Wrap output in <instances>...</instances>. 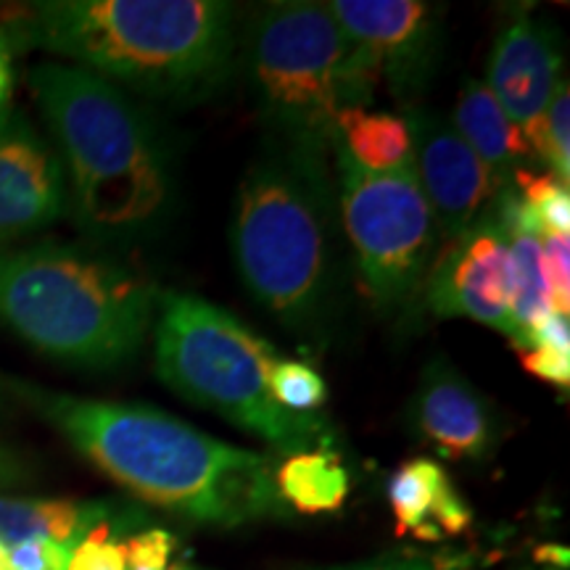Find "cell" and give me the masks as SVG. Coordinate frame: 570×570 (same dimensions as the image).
Masks as SVG:
<instances>
[{"mask_svg":"<svg viewBox=\"0 0 570 570\" xmlns=\"http://www.w3.org/2000/svg\"><path fill=\"white\" fill-rule=\"evenodd\" d=\"M533 346H550V348H560V352H570V323L568 315H560V312H550L541 325L533 331L531 344Z\"/></svg>","mask_w":570,"mask_h":570,"instance_id":"cell-29","label":"cell"},{"mask_svg":"<svg viewBox=\"0 0 570 570\" xmlns=\"http://www.w3.org/2000/svg\"><path fill=\"white\" fill-rule=\"evenodd\" d=\"M531 151L539 164L550 169L562 185L570 180V96L562 80L554 90L550 106L541 114V122L531 135Z\"/></svg>","mask_w":570,"mask_h":570,"instance_id":"cell-21","label":"cell"},{"mask_svg":"<svg viewBox=\"0 0 570 570\" xmlns=\"http://www.w3.org/2000/svg\"><path fill=\"white\" fill-rule=\"evenodd\" d=\"M156 375L177 396L225 417L275 452L298 454L331 444L323 415H291L269 394L277 348L206 298L161 291L154 320Z\"/></svg>","mask_w":570,"mask_h":570,"instance_id":"cell-7","label":"cell"},{"mask_svg":"<svg viewBox=\"0 0 570 570\" xmlns=\"http://www.w3.org/2000/svg\"><path fill=\"white\" fill-rule=\"evenodd\" d=\"M0 570H11V562H9V547L0 541Z\"/></svg>","mask_w":570,"mask_h":570,"instance_id":"cell-34","label":"cell"},{"mask_svg":"<svg viewBox=\"0 0 570 570\" xmlns=\"http://www.w3.org/2000/svg\"><path fill=\"white\" fill-rule=\"evenodd\" d=\"M154 101L209 98L235 67V13L219 0H46L6 30Z\"/></svg>","mask_w":570,"mask_h":570,"instance_id":"cell-3","label":"cell"},{"mask_svg":"<svg viewBox=\"0 0 570 570\" xmlns=\"http://www.w3.org/2000/svg\"><path fill=\"white\" fill-rule=\"evenodd\" d=\"M11 35L0 30V111L9 109V98L13 90V48H11Z\"/></svg>","mask_w":570,"mask_h":570,"instance_id":"cell-30","label":"cell"},{"mask_svg":"<svg viewBox=\"0 0 570 570\" xmlns=\"http://www.w3.org/2000/svg\"><path fill=\"white\" fill-rule=\"evenodd\" d=\"M562 71L560 38L544 21L533 19L525 9L510 13L491 48L487 67V88L502 106L510 122L531 140L541 114L558 90ZM531 146V142H529Z\"/></svg>","mask_w":570,"mask_h":570,"instance_id":"cell-14","label":"cell"},{"mask_svg":"<svg viewBox=\"0 0 570 570\" xmlns=\"http://www.w3.org/2000/svg\"><path fill=\"white\" fill-rule=\"evenodd\" d=\"M452 125L483 161L499 188L510 185L520 169H533L539 164L523 130L510 122L483 80L468 77L462 82Z\"/></svg>","mask_w":570,"mask_h":570,"instance_id":"cell-16","label":"cell"},{"mask_svg":"<svg viewBox=\"0 0 570 570\" xmlns=\"http://www.w3.org/2000/svg\"><path fill=\"white\" fill-rule=\"evenodd\" d=\"M82 458L142 502L212 529H244L294 512L275 487L277 460L202 433L146 404L104 402L13 383Z\"/></svg>","mask_w":570,"mask_h":570,"instance_id":"cell-1","label":"cell"},{"mask_svg":"<svg viewBox=\"0 0 570 570\" xmlns=\"http://www.w3.org/2000/svg\"><path fill=\"white\" fill-rule=\"evenodd\" d=\"M341 30L365 48L404 111L420 106L441 48V11L423 0H333Z\"/></svg>","mask_w":570,"mask_h":570,"instance_id":"cell-9","label":"cell"},{"mask_svg":"<svg viewBox=\"0 0 570 570\" xmlns=\"http://www.w3.org/2000/svg\"><path fill=\"white\" fill-rule=\"evenodd\" d=\"M27 479V470L21 465L17 454H11L9 449H0V489L17 487Z\"/></svg>","mask_w":570,"mask_h":570,"instance_id":"cell-32","label":"cell"},{"mask_svg":"<svg viewBox=\"0 0 570 570\" xmlns=\"http://www.w3.org/2000/svg\"><path fill=\"white\" fill-rule=\"evenodd\" d=\"M336 140L365 173H396L410 167L412 132L407 117L389 111L348 109L336 122Z\"/></svg>","mask_w":570,"mask_h":570,"instance_id":"cell-18","label":"cell"},{"mask_svg":"<svg viewBox=\"0 0 570 570\" xmlns=\"http://www.w3.org/2000/svg\"><path fill=\"white\" fill-rule=\"evenodd\" d=\"M275 487L291 512L325 515L344 508L352 491V475L336 452L312 449L277 462Z\"/></svg>","mask_w":570,"mask_h":570,"instance_id":"cell-17","label":"cell"},{"mask_svg":"<svg viewBox=\"0 0 570 570\" xmlns=\"http://www.w3.org/2000/svg\"><path fill=\"white\" fill-rule=\"evenodd\" d=\"M407 125L410 167L436 219L441 244H446L481 217L499 185L449 119L415 106L407 111Z\"/></svg>","mask_w":570,"mask_h":570,"instance_id":"cell-11","label":"cell"},{"mask_svg":"<svg viewBox=\"0 0 570 570\" xmlns=\"http://www.w3.org/2000/svg\"><path fill=\"white\" fill-rule=\"evenodd\" d=\"M67 570H127L125 541L111 539V525H104L71 547Z\"/></svg>","mask_w":570,"mask_h":570,"instance_id":"cell-24","label":"cell"},{"mask_svg":"<svg viewBox=\"0 0 570 570\" xmlns=\"http://www.w3.org/2000/svg\"><path fill=\"white\" fill-rule=\"evenodd\" d=\"M520 570H550V568H520Z\"/></svg>","mask_w":570,"mask_h":570,"instance_id":"cell-36","label":"cell"},{"mask_svg":"<svg viewBox=\"0 0 570 570\" xmlns=\"http://www.w3.org/2000/svg\"><path fill=\"white\" fill-rule=\"evenodd\" d=\"M142 512L119 510L109 502H77V499L0 497V541L6 547L30 539H48L75 547L104 525L140 523Z\"/></svg>","mask_w":570,"mask_h":570,"instance_id":"cell-15","label":"cell"},{"mask_svg":"<svg viewBox=\"0 0 570 570\" xmlns=\"http://www.w3.org/2000/svg\"><path fill=\"white\" fill-rule=\"evenodd\" d=\"M512 185L537 214L544 235H568L570 233V194L568 185H562L550 173L537 169H520L512 177Z\"/></svg>","mask_w":570,"mask_h":570,"instance_id":"cell-23","label":"cell"},{"mask_svg":"<svg viewBox=\"0 0 570 570\" xmlns=\"http://www.w3.org/2000/svg\"><path fill=\"white\" fill-rule=\"evenodd\" d=\"M520 362H523L525 373L539 377V381L568 389L570 352H560V348H550V346H533V348H525V352H520Z\"/></svg>","mask_w":570,"mask_h":570,"instance_id":"cell-28","label":"cell"},{"mask_svg":"<svg viewBox=\"0 0 570 570\" xmlns=\"http://www.w3.org/2000/svg\"><path fill=\"white\" fill-rule=\"evenodd\" d=\"M230 246L254 302L296 336L323 331L336 294L327 164L277 146L238 185Z\"/></svg>","mask_w":570,"mask_h":570,"instance_id":"cell-5","label":"cell"},{"mask_svg":"<svg viewBox=\"0 0 570 570\" xmlns=\"http://www.w3.org/2000/svg\"><path fill=\"white\" fill-rule=\"evenodd\" d=\"M177 550L175 533L164 529H148L132 533L125 541L127 570H169Z\"/></svg>","mask_w":570,"mask_h":570,"instance_id":"cell-25","label":"cell"},{"mask_svg":"<svg viewBox=\"0 0 570 570\" xmlns=\"http://www.w3.org/2000/svg\"><path fill=\"white\" fill-rule=\"evenodd\" d=\"M423 296L436 317H468L512 336L510 238L489 204L465 233L439 248Z\"/></svg>","mask_w":570,"mask_h":570,"instance_id":"cell-10","label":"cell"},{"mask_svg":"<svg viewBox=\"0 0 570 570\" xmlns=\"http://www.w3.org/2000/svg\"><path fill=\"white\" fill-rule=\"evenodd\" d=\"M161 288L96 248H0V323L56 362L114 370L151 333Z\"/></svg>","mask_w":570,"mask_h":570,"instance_id":"cell-4","label":"cell"},{"mask_svg":"<svg viewBox=\"0 0 570 570\" xmlns=\"http://www.w3.org/2000/svg\"><path fill=\"white\" fill-rule=\"evenodd\" d=\"M30 90L53 135L77 225L109 246L159 233L173 212V159L135 98L63 61L32 67Z\"/></svg>","mask_w":570,"mask_h":570,"instance_id":"cell-2","label":"cell"},{"mask_svg":"<svg viewBox=\"0 0 570 570\" xmlns=\"http://www.w3.org/2000/svg\"><path fill=\"white\" fill-rule=\"evenodd\" d=\"M537 560L541 568L568 570L570 552H568V547H560V544H541L537 550Z\"/></svg>","mask_w":570,"mask_h":570,"instance_id":"cell-33","label":"cell"},{"mask_svg":"<svg viewBox=\"0 0 570 570\" xmlns=\"http://www.w3.org/2000/svg\"><path fill=\"white\" fill-rule=\"evenodd\" d=\"M325 570H441L425 560L412 558H386V560H370V562H354V566H338Z\"/></svg>","mask_w":570,"mask_h":570,"instance_id":"cell-31","label":"cell"},{"mask_svg":"<svg viewBox=\"0 0 570 570\" xmlns=\"http://www.w3.org/2000/svg\"><path fill=\"white\" fill-rule=\"evenodd\" d=\"M552 294L541 262V238L531 233H515L510 238V341L525 352L533 331L550 315Z\"/></svg>","mask_w":570,"mask_h":570,"instance_id":"cell-19","label":"cell"},{"mask_svg":"<svg viewBox=\"0 0 570 570\" xmlns=\"http://www.w3.org/2000/svg\"><path fill=\"white\" fill-rule=\"evenodd\" d=\"M269 394L291 415H320L327 402V383L306 362L281 360L269 373Z\"/></svg>","mask_w":570,"mask_h":570,"instance_id":"cell-22","label":"cell"},{"mask_svg":"<svg viewBox=\"0 0 570 570\" xmlns=\"http://www.w3.org/2000/svg\"><path fill=\"white\" fill-rule=\"evenodd\" d=\"M541 262H544L547 285L552 294V309L568 315L570 304V238L568 235H544L541 238Z\"/></svg>","mask_w":570,"mask_h":570,"instance_id":"cell-26","label":"cell"},{"mask_svg":"<svg viewBox=\"0 0 570 570\" xmlns=\"http://www.w3.org/2000/svg\"><path fill=\"white\" fill-rule=\"evenodd\" d=\"M246 71L262 117L285 151L327 164L338 117L373 104L375 63L325 3L281 0L254 13Z\"/></svg>","mask_w":570,"mask_h":570,"instance_id":"cell-6","label":"cell"},{"mask_svg":"<svg viewBox=\"0 0 570 570\" xmlns=\"http://www.w3.org/2000/svg\"><path fill=\"white\" fill-rule=\"evenodd\" d=\"M69 209L67 175L48 142L19 111H0V244L53 225Z\"/></svg>","mask_w":570,"mask_h":570,"instance_id":"cell-12","label":"cell"},{"mask_svg":"<svg viewBox=\"0 0 570 570\" xmlns=\"http://www.w3.org/2000/svg\"><path fill=\"white\" fill-rule=\"evenodd\" d=\"M69 544L48 539L19 541L9 547L11 570H67L69 568Z\"/></svg>","mask_w":570,"mask_h":570,"instance_id":"cell-27","label":"cell"},{"mask_svg":"<svg viewBox=\"0 0 570 570\" xmlns=\"http://www.w3.org/2000/svg\"><path fill=\"white\" fill-rule=\"evenodd\" d=\"M410 423L425 444L449 460H487L502 436L494 402L444 356L428 362L420 375Z\"/></svg>","mask_w":570,"mask_h":570,"instance_id":"cell-13","label":"cell"},{"mask_svg":"<svg viewBox=\"0 0 570 570\" xmlns=\"http://www.w3.org/2000/svg\"><path fill=\"white\" fill-rule=\"evenodd\" d=\"M169 570H206V568H196V566H190V562H173Z\"/></svg>","mask_w":570,"mask_h":570,"instance_id":"cell-35","label":"cell"},{"mask_svg":"<svg viewBox=\"0 0 570 570\" xmlns=\"http://www.w3.org/2000/svg\"><path fill=\"white\" fill-rule=\"evenodd\" d=\"M338 206L354 248L362 291L383 315L407 312L423 298L439 254V227L412 167L365 173L333 138Z\"/></svg>","mask_w":570,"mask_h":570,"instance_id":"cell-8","label":"cell"},{"mask_svg":"<svg viewBox=\"0 0 570 570\" xmlns=\"http://www.w3.org/2000/svg\"><path fill=\"white\" fill-rule=\"evenodd\" d=\"M452 487V479L436 460L415 458L394 470L389 479V504L396 520V537H412L423 541H439L431 529L433 510L439 497Z\"/></svg>","mask_w":570,"mask_h":570,"instance_id":"cell-20","label":"cell"}]
</instances>
